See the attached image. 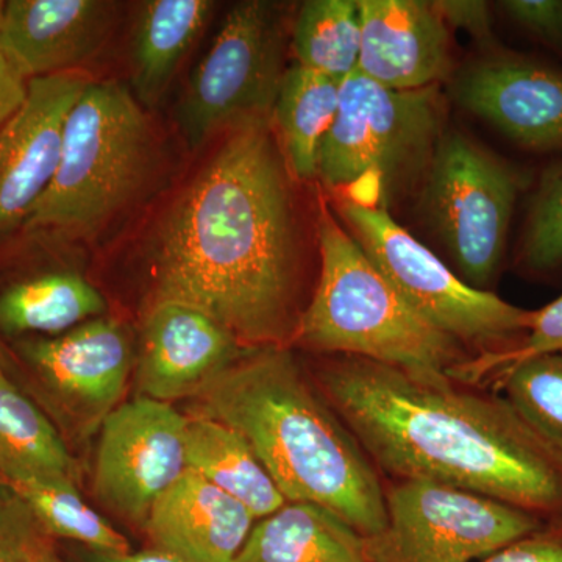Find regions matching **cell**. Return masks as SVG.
<instances>
[{"label":"cell","mask_w":562,"mask_h":562,"mask_svg":"<svg viewBox=\"0 0 562 562\" xmlns=\"http://www.w3.org/2000/svg\"><path fill=\"white\" fill-rule=\"evenodd\" d=\"M111 7L101 0H10L0 50L27 80L74 69L102 46Z\"/></svg>","instance_id":"obj_18"},{"label":"cell","mask_w":562,"mask_h":562,"mask_svg":"<svg viewBox=\"0 0 562 562\" xmlns=\"http://www.w3.org/2000/svg\"><path fill=\"white\" fill-rule=\"evenodd\" d=\"M386 497V527L366 538L368 562H472L541 530L543 520L486 495L402 480Z\"/></svg>","instance_id":"obj_9"},{"label":"cell","mask_w":562,"mask_h":562,"mask_svg":"<svg viewBox=\"0 0 562 562\" xmlns=\"http://www.w3.org/2000/svg\"><path fill=\"white\" fill-rule=\"evenodd\" d=\"M149 157V124L128 88L91 80L66 121L58 171L24 227L90 235L135 198Z\"/></svg>","instance_id":"obj_6"},{"label":"cell","mask_w":562,"mask_h":562,"mask_svg":"<svg viewBox=\"0 0 562 562\" xmlns=\"http://www.w3.org/2000/svg\"><path fill=\"white\" fill-rule=\"evenodd\" d=\"M336 211L369 260L435 327L482 353L513 349L527 335L528 310L469 286L441 258L398 225L390 211L338 199Z\"/></svg>","instance_id":"obj_7"},{"label":"cell","mask_w":562,"mask_h":562,"mask_svg":"<svg viewBox=\"0 0 562 562\" xmlns=\"http://www.w3.org/2000/svg\"><path fill=\"white\" fill-rule=\"evenodd\" d=\"M47 539L29 509L0 484V562H33Z\"/></svg>","instance_id":"obj_30"},{"label":"cell","mask_w":562,"mask_h":562,"mask_svg":"<svg viewBox=\"0 0 562 562\" xmlns=\"http://www.w3.org/2000/svg\"><path fill=\"white\" fill-rule=\"evenodd\" d=\"M77 465L60 432L0 366V480L76 483Z\"/></svg>","instance_id":"obj_23"},{"label":"cell","mask_w":562,"mask_h":562,"mask_svg":"<svg viewBox=\"0 0 562 562\" xmlns=\"http://www.w3.org/2000/svg\"><path fill=\"white\" fill-rule=\"evenodd\" d=\"M495 390L539 436L562 454V355H542L495 373Z\"/></svg>","instance_id":"obj_27"},{"label":"cell","mask_w":562,"mask_h":562,"mask_svg":"<svg viewBox=\"0 0 562 562\" xmlns=\"http://www.w3.org/2000/svg\"><path fill=\"white\" fill-rule=\"evenodd\" d=\"M297 65L342 81L357 72L361 52V16L353 0H310L292 29Z\"/></svg>","instance_id":"obj_26"},{"label":"cell","mask_w":562,"mask_h":562,"mask_svg":"<svg viewBox=\"0 0 562 562\" xmlns=\"http://www.w3.org/2000/svg\"><path fill=\"white\" fill-rule=\"evenodd\" d=\"M317 384L372 464L398 482L446 484L562 522V454L501 395L357 357L328 362Z\"/></svg>","instance_id":"obj_2"},{"label":"cell","mask_w":562,"mask_h":562,"mask_svg":"<svg viewBox=\"0 0 562 562\" xmlns=\"http://www.w3.org/2000/svg\"><path fill=\"white\" fill-rule=\"evenodd\" d=\"M22 353L50 390L103 417L120 403L133 366L131 339L113 319H92L58 338L25 342Z\"/></svg>","instance_id":"obj_16"},{"label":"cell","mask_w":562,"mask_h":562,"mask_svg":"<svg viewBox=\"0 0 562 562\" xmlns=\"http://www.w3.org/2000/svg\"><path fill=\"white\" fill-rule=\"evenodd\" d=\"M214 3L150 0L140 9L133 38V87L144 105H155L199 38Z\"/></svg>","instance_id":"obj_21"},{"label":"cell","mask_w":562,"mask_h":562,"mask_svg":"<svg viewBox=\"0 0 562 562\" xmlns=\"http://www.w3.org/2000/svg\"><path fill=\"white\" fill-rule=\"evenodd\" d=\"M33 562H65L58 557L57 550L52 546L50 539H47L46 542L41 546L38 553L33 558Z\"/></svg>","instance_id":"obj_36"},{"label":"cell","mask_w":562,"mask_h":562,"mask_svg":"<svg viewBox=\"0 0 562 562\" xmlns=\"http://www.w3.org/2000/svg\"><path fill=\"white\" fill-rule=\"evenodd\" d=\"M321 277L294 341L325 353L446 373L469 360L462 342L424 319L319 201Z\"/></svg>","instance_id":"obj_4"},{"label":"cell","mask_w":562,"mask_h":562,"mask_svg":"<svg viewBox=\"0 0 562 562\" xmlns=\"http://www.w3.org/2000/svg\"><path fill=\"white\" fill-rule=\"evenodd\" d=\"M443 132L446 105L438 85L387 90L357 70L341 83L317 177L338 199L390 211L395 199L424 181Z\"/></svg>","instance_id":"obj_5"},{"label":"cell","mask_w":562,"mask_h":562,"mask_svg":"<svg viewBox=\"0 0 562 562\" xmlns=\"http://www.w3.org/2000/svg\"><path fill=\"white\" fill-rule=\"evenodd\" d=\"M482 562H562V522L546 524L541 530L508 543Z\"/></svg>","instance_id":"obj_32"},{"label":"cell","mask_w":562,"mask_h":562,"mask_svg":"<svg viewBox=\"0 0 562 562\" xmlns=\"http://www.w3.org/2000/svg\"><path fill=\"white\" fill-rule=\"evenodd\" d=\"M519 269L532 277H549L562 269V158L539 173L517 243Z\"/></svg>","instance_id":"obj_28"},{"label":"cell","mask_w":562,"mask_h":562,"mask_svg":"<svg viewBox=\"0 0 562 562\" xmlns=\"http://www.w3.org/2000/svg\"><path fill=\"white\" fill-rule=\"evenodd\" d=\"M558 353L562 355V295L543 308L530 312L527 335L516 347L469 358L454 368L449 376L461 383L482 382L490 373L501 372L508 366L542 355Z\"/></svg>","instance_id":"obj_29"},{"label":"cell","mask_w":562,"mask_h":562,"mask_svg":"<svg viewBox=\"0 0 562 562\" xmlns=\"http://www.w3.org/2000/svg\"><path fill=\"white\" fill-rule=\"evenodd\" d=\"M154 272L155 301L198 306L244 347L294 341V214L268 121L239 125L166 214Z\"/></svg>","instance_id":"obj_1"},{"label":"cell","mask_w":562,"mask_h":562,"mask_svg":"<svg viewBox=\"0 0 562 562\" xmlns=\"http://www.w3.org/2000/svg\"><path fill=\"white\" fill-rule=\"evenodd\" d=\"M81 562H181L154 549L140 550L122 554L94 552L83 549L80 553Z\"/></svg>","instance_id":"obj_35"},{"label":"cell","mask_w":562,"mask_h":562,"mask_svg":"<svg viewBox=\"0 0 562 562\" xmlns=\"http://www.w3.org/2000/svg\"><path fill=\"white\" fill-rule=\"evenodd\" d=\"M188 416L149 397L103 417L94 491L113 513L144 528L155 502L187 471Z\"/></svg>","instance_id":"obj_11"},{"label":"cell","mask_w":562,"mask_h":562,"mask_svg":"<svg viewBox=\"0 0 562 562\" xmlns=\"http://www.w3.org/2000/svg\"><path fill=\"white\" fill-rule=\"evenodd\" d=\"M2 483L50 539H68L94 552H132L125 536L83 502L76 483L54 479H18Z\"/></svg>","instance_id":"obj_25"},{"label":"cell","mask_w":562,"mask_h":562,"mask_svg":"<svg viewBox=\"0 0 562 562\" xmlns=\"http://www.w3.org/2000/svg\"><path fill=\"white\" fill-rule=\"evenodd\" d=\"M194 401L192 416L246 438L286 502L324 506L364 538L386 527L375 465L288 347L247 350Z\"/></svg>","instance_id":"obj_3"},{"label":"cell","mask_w":562,"mask_h":562,"mask_svg":"<svg viewBox=\"0 0 562 562\" xmlns=\"http://www.w3.org/2000/svg\"><path fill=\"white\" fill-rule=\"evenodd\" d=\"M3 10H5V2H2V0H0V25H2Z\"/></svg>","instance_id":"obj_37"},{"label":"cell","mask_w":562,"mask_h":562,"mask_svg":"<svg viewBox=\"0 0 562 562\" xmlns=\"http://www.w3.org/2000/svg\"><path fill=\"white\" fill-rule=\"evenodd\" d=\"M283 29L271 2L236 3L192 72L180 106L191 147L224 125L268 121L283 79Z\"/></svg>","instance_id":"obj_10"},{"label":"cell","mask_w":562,"mask_h":562,"mask_svg":"<svg viewBox=\"0 0 562 562\" xmlns=\"http://www.w3.org/2000/svg\"><path fill=\"white\" fill-rule=\"evenodd\" d=\"M341 81L295 63L281 79L272 114L284 161L295 179L317 177L322 140L339 109Z\"/></svg>","instance_id":"obj_22"},{"label":"cell","mask_w":562,"mask_h":562,"mask_svg":"<svg viewBox=\"0 0 562 562\" xmlns=\"http://www.w3.org/2000/svg\"><path fill=\"white\" fill-rule=\"evenodd\" d=\"M530 176L458 131H446L425 173V213L462 276L480 291L497 279L517 199Z\"/></svg>","instance_id":"obj_8"},{"label":"cell","mask_w":562,"mask_h":562,"mask_svg":"<svg viewBox=\"0 0 562 562\" xmlns=\"http://www.w3.org/2000/svg\"><path fill=\"white\" fill-rule=\"evenodd\" d=\"M187 469L241 502L257 520L286 503L246 438L209 417H188Z\"/></svg>","instance_id":"obj_20"},{"label":"cell","mask_w":562,"mask_h":562,"mask_svg":"<svg viewBox=\"0 0 562 562\" xmlns=\"http://www.w3.org/2000/svg\"><path fill=\"white\" fill-rule=\"evenodd\" d=\"M90 81L79 69L29 80L27 98L0 132V233L24 225L50 187L66 121Z\"/></svg>","instance_id":"obj_13"},{"label":"cell","mask_w":562,"mask_h":562,"mask_svg":"<svg viewBox=\"0 0 562 562\" xmlns=\"http://www.w3.org/2000/svg\"><path fill=\"white\" fill-rule=\"evenodd\" d=\"M452 98L505 138L538 154L562 151V69L497 49L453 77Z\"/></svg>","instance_id":"obj_12"},{"label":"cell","mask_w":562,"mask_h":562,"mask_svg":"<svg viewBox=\"0 0 562 562\" xmlns=\"http://www.w3.org/2000/svg\"><path fill=\"white\" fill-rule=\"evenodd\" d=\"M358 72L387 90L436 87L452 74L450 31L435 2L360 0Z\"/></svg>","instance_id":"obj_15"},{"label":"cell","mask_w":562,"mask_h":562,"mask_svg":"<svg viewBox=\"0 0 562 562\" xmlns=\"http://www.w3.org/2000/svg\"><path fill=\"white\" fill-rule=\"evenodd\" d=\"M497 5L527 35L562 55V0H505Z\"/></svg>","instance_id":"obj_31"},{"label":"cell","mask_w":562,"mask_h":562,"mask_svg":"<svg viewBox=\"0 0 562 562\" xmlns=\"http://www.w3.org/2000/svg\"><path fill=\"white\" fill-rule=\"evenodd\" d=\"M255 516L227 492L187 469L151 506L149 549L181 562H235Z\"/></svg>","instance_id":"obj_17"},{"label":"cell","mask_w":562,"mask_h":562,"mask_svg":"<svg viewBox=\"0 0 562 562\" xmlns=\"http://www.w3.org/2000/svg\"><path fill=\"white\" fill-rule=\"evenodd\" d=\"M29 80L0 50V132L27 98Z\"/></svg>","instance_id":"obj_34"},{"label":"cell","mask_w":562,"mask_h":562,"mask_svg":"<svg viewBox=\"0 0 562 562\" xmlns=\"http://www.w3.org/2000/svg\"><path fill=\"white\" fill-rule=\"evenodd\" d=\"M247 350L225 325L198 306L155 301L144 321L140 394L165 403L194 397Z\"/></svg>","instance_id":"obj_14"},{"label":"cell","mask_w":562,"mask_h":562,"mask_svg":"<svg viewBox=\"0 0 562 562\" xmlns=\"http://www.w3.org/2000/svg\"><path fill=\"white\" fill-rule=\"evenodd\" d=\"M106 303L90 281L70 272L46 273L13 284L0 295V331L63 335L105 313Z\"/></svg>","instance_id":"obj_24"},{"label":"cell","mask_w":562,"mask_h":562,"mask_svg":"<svg viewBox=\"0 0 562 562\" xmlns=\"http://www.w3.org/2000/svg\"><path fill=\"white\" fill-rule=\"evenodd\" d=\"M435 3L447 25H453V27L468 32L476 43L482 44L486 52L497 49L494 32H492L491 9L486 2L439 0Z\"/></svg>","instance_id":"obj_33"},{"label":"cell","mask_w":562,"mask_h":562,"mask_svg":"<svg viewBox=\"0 0 562 562\" xmlns=\"http://www.w3.org/2000/svg\"><path fill=\"white\" fill-rule=\"evenodd\" d=\"M235 562H368L366 538L338 514L286 502L251 528Z\"/></svg>","instance_id":"obj_19"}]
</instances>
